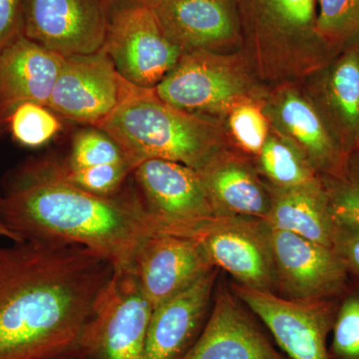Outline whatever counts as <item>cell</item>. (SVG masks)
<instances>
[{
	"instance_id": "cell-17",
	"label": "cell",
	"mask_w": 359,
	"mask_h": 359,
	"mask_svg": "<svg viewBox=\"0 0 359 359\" xmlns=\"http://www.w3.org/2000/svg\"><path fill=\"white\" fill-rule=\"evenodd\" d=\"M152 8L168 36L184 52H212L237 39L236 0H157Z\"/></svg>"
},
{
	"instance_id": "cell-21",
	"label": "cell",
	"mask_w": 359,
	"mask_h": 359,
	"mask_svg": "<svg viewBox=\"0 0 359 359\" xmlns=\"http://www.w3.org/2000/svg\"><path fill=\"white\" fill-rule=\"evenodd\" d=\"M271 195V210L264 221L269 229L290 231L332 248L335 223L323 184L309 188L276 189Z\"/></svg>"
},
{
	"instance_id": "cell-29",
	"label": "cell",
	"mask_w": 359,
	"mask_h": 359,
	"mask_svg": "<svg viewBox=\"0 0 359 359\" xmlns=\"http://www.w3.org/2000/svg\"><path fill=\"white\" fill-rule=\"evenodd\" d=\"M229 127L238 147L259 155L269 138V124L263 111L254 104L241 103L231 110Z\"/></svg>"
},
{
	"instance_id": "cell-16",
	"label": "cell",
	"mask_w": 359,
	"mask_h": 359,
	"mask_svg": "<svg viewBox=\"0 0 359 359\" xmlns=\"http://www.w3.org/2000/svg\"><path fill=\"white\" fill-rule=\"evenodd\" d=\"M217 276L212 269L154 309L142 359H181L190 351L207 323Z\"/></svg>"
},
{
	"instance_id": "cell-35",
	"label": "cell",
	"mask_w": 359,
	"mask_h": 359,
	"mask_svg": "<svg viewBox=\"0 0 359 359\" xmlns=\"http://www.w3.org/2000/svg\"><path fill=\"white\" fill-rule=\"evenodd\" d=\"M65 359H84V358H80V356H73V358H65Z\"/></svg>"
},
{
	"instance_id": "cell-22",
	"label": "cell",
	"mask_w": 359,
	"mask_h": 359,
	"mask_svg": "<svg viewBox=\"0 0 359 359\" xmlns=\"http://www.w3.org/2000/svg\"><path fill=\"white\" fill-rule=\"evenodd\" d=\"M323 79L325 119L349 153L359 147V42L330 65Z\"/></svg>"
},
{
	"instance_id": "cell-8",
	"label": "cell",
	"mask_w": 359,
	"mask_h": 359,
	"mask_svg": "<svg viewBox=\"0 0 359 359\" xmlns=\"http://www.w3.org/2000/svg\"><path fill=\"white\" fill-rule=\"evenodd\" d=\"M138 196L157 233H175L221 216L198 171L172 161L151 159L135 168Z\"/></svg>"
},
{
	"instance_id": "cell-19",
	"label": "cell",
	"mask_w": 359,
	"mask_h": 359,
	"mask_svg": "<svg viewBox=\"0 0 359 359\" xmlns=\"http://www.w3.org/2000/svg\"><path fill=\"white\" fill-rule=\"evenodd\" d=\"M271 118L316 172L339 178L346 171L348 152L320 111L294 91H285L271 108Z\"/></svg>"
},
{
	"instance_id": "cell-31",
	"label": "cell",
	"mask_w": 359,
	"mask_h": 359,
	"mask_svg": "<svg viewBox=\"0 0 359 359\" xmlns=\"http://www.w3.org/2000/svg\"><path fill=\"white\" fill-rule=\"evenodd\" d=\"M332 249L346 266L349 278L359 287V226L334 222Z\"/></svg>"
},
{
	"instance_id": "cell-11",
	"label": "cell",
	"mask_w": 359,
	"mask_h": 359,
	"mask_svg": "<svg viewBox=\"0 0 359 359\" xmlns=\"http://www.w3.org/2000/svg\"><path fill=\"white\" fill-rule=\"evenodd\" d=\"M109 20L105 0H23V35L65 57L102 49Z\"/></svg>"
},
{
	"instance_id": "cell-30",
	"label": "cell",
	"mask_w": 359,
	"mask_h": 359,
	"mask_svg": "<svg viewBox=\"0 0 359 359\" xmlns=\"http://www.w3.org/2000/svg\"><path fill=\"white\" fill-rule=\"evenodd\" d=\"M334 185L325 187L328 205L334 222L359 226V176L348 171L334 178Z\"/></svg>"
},
{
	"instance_id": "cell-4",
	"label": "cell",
	"mask_w": 359,
	"mask_h": 359,
	"mask_svg": "<svg viewBox=\"0 0 359 359\" xmlns=\"http://www.w3.org/2000/svg\"><path fill=\"white\" fill-rule=\"evenodd\" d=\"M153 308L131 269L113 271L99 290L80 344L89 359H142Z\"/></svg>"
},
{
	"instance_id": "cell-1",
	"label": "cell",
	"mask_w": 359,
	"mask_h": 359,
	"mask_svg": "<svg viewBox=\"0 0 359 359\" xmlns=\"http://www.w3.org/2000/svg\"><path fill=\"white\" fill-rule=\"evenodd\" d=\"M113 271L81 245H0V359L81 358L94 301Z\"/></svg>"
},
{
	"instance_id": "cell-25",
	"label": "cell",
	"mask_w": 359,
	"mask_h": 359,
	"mask_svg": "<svg viewBox=\"0 0 359 359\" xmlns=\"http://www.w3.org/2000/svg\"><path fill=\"white\" fill-rule=\"evenodd\" d=\"M14 140L28 148L49 143L61 131L60 117L46 105L25 102L16 106L6 120Z\"/></svg>"
},
{
	"instance_id": "cell-34",
	"label": "cell",
	"mask_w": 359,
	"mask_h": 359,
	"mask_svg": "<svg viewBox=\"0 0 359 359\" xmlns=\"http://www.w3.org/2000/svg\"><path fill=\"white\" fill-rule=\"evenodd\" d=\"M0 199H1V192H0ZM0 238H7V240L11 241V242H20L18 236L8 228V226L4 222L1 212V204H0Z\"/></svg>"
},
{
	"instance_id": "cell-6",
	"label": "cell",
	"mask_w": 359,
	"mask_h": 359,
	"mask_svg": "<svg viewBox=\"0 0 359 359\" xmlns=\"http://www.w3.org/2000/svg\"><path fill=\"white\" fill-rule=\"evenodd\" d=\"M231 290L266 325L287 358L330 359L328 337L337 309L334 299L297 301L236 283Z\"/></svg>"
},
{
	"instance_id": "cell-26",
	"label": "cell",
	"mask_w": 359,
	"mask_h": 359,
	"mask_svg": "<svg viewBox=\"0 0 359 359\" xmlns=\"http://www.w3.org/2000/svg\"><path fill=\"white\" fill-rule=\"evenodd\" d=\"M127 161L131 162L119 144L109 134L102 129L89 126L75 134L71 143L69 154L60 162L65 167L79 169L117 164Z\"/></svg>"
},
{
	"instance_id": "cell-18",
	"label": "cell",
	"mask_w": 359,
	"mask_h": 359,
	"mask_svg": "<svg viewBox=\"0 0 359 359\" xmlns=\"http://www.w3.org/2000/svg\"><path fill=\"white\" fill-rule=\"evenodd\" d=\"M65 58L23 34L0 50V125L21 103L48 106Z\"/></svg>"
},
{
	"instance_id": "cell-5",
	"label": "cell",
	"mask_w": 359,
	"mask_h": 359,
	"mask_svg": "<svg viewBox=\"0 0 359 359\" xmlns=\"http://www.w3.org/2000/svg\"><path fill=\"white\" fill-rule=\"evenodd\" d=\"M195 238L215 268L223 269L236 283L276 294V280L269 226L259 219L217 216L177 233Z\"/></svg>"
},
{
	"instance_id": "cell-14",
	"label": "cell",
	"mask_w": 359,
	"mask_h": 359,
	"mask_svg": "<svg viewBox=\"0 0 359 359\" xmlns=\"http://www.w3.org/2000/svg\"><path fill=\"white\" fill-rule=\"evenodd\" d=\"M130 269L156 309L216 268L195 238L155 233L144 241Z\"/></svg>"
},
{
	"instance_id": "cell-13",
	"label": "cell",
	"mask_w": 359,
	"mask_h": 359,
	"mask_svg": "<svg viewBox=\"0 0 359 359\" xmlns=\"http://www.w3.org/2000/svg\"><path fill=\"white\" fill-rule=\"evenodd\" d=\"M248 39L259 53L294 59L325 48L316 35L318 0H236Z\"/></svg>"
},
{
	"instance_id": "cell-10",
	"label": "cell",
	"mask_w": 359,
	"mask_h": 359,
	"mask_svg": "<svg viewBox=\"0 0 359 359\" xmlns=\"http://www.w3.org/2000/svg\"><path fill=\"white\" fill-rule=\"evenodd\" d=\"M154 91L172 107L200 116L243 103L248 81L237 65L212 51H185Z\"/></svg>"
},
{
	"instance_id": "cell-23",
	"label": "cell",
	"mask_w": 359,
	"mask_h": 359,
	"mask_svg": "<svg viewBox=\"0 0 359 359\" xmlns=\"http://www.w3.org/2000/svg\"><path fill=\"white\" fill-rule=\"evenodd\" d=\"M259 156L262 172L276 189L323 185L306 156L289 140L269 136Z\"/></svg>"
},
{
	"instance_id": "cell-33",
	"label": "cell",
	"mask_w": 359,
	"mask_h": 359,
	"mask_svg": "<svg viewBox=\"0 0 359 359\" xmlns=\"http://www.w3.org/2000/svg\"><path fill=\"white\" fill-rule=\"evenodd\" d=\"M156 1H157V0H105L108 8H109L110 15L113 13H116V11L130 8V7H152L154 6Z\"/></svg>"
},
{
	"instance_id": "cell-3",
	"label": "cell",
	"mask_w": 359,
	"mask_h": 359,
	"mask_svg": "<svg viewBox=\"0 0 359 359\" xmlns=\"http://www.w3.org/2000/svg\"><path fill=\"white\" fill-rule=\"evenodd\" d=\"M97 128L110 135L135 165L151 159L199 171L219 154L214 125L161 100L154 89L136 88Z\"/></svg>"
},
{
	"instance_id": "cell-15",
	"label": "cell",
	"mask_w": 359,
	"mask_h": 359,
	"mask_svg": "<svg viewBox=\"0 0 359 359\" xmlns=\"http://www.w3.org/2000/svg\"><path fill=\"white\" fill-rule=\"evenodd\" d=\"M181 359H290L264 334L237 297L221 289L195 344Z\"/></svg>"
},
{
	"instance_id": "cell-24",
	"label": "cell",
	"mask_w": 359,
	"mask_h": 359,
	"mask_svg": "<svg viewBox=\"0 0 359 359\" xmlns=\"http://www.w3.org/2000/svg\"><path fill=\"white\" fill-rule=\"evenodd\" d=\"M316 35L327 48L359 42V0H318Z\"/></svg>"
},
{
	"instance_id": "cell-7",
	"label": "cell",
	"mask_w": 359,
	"mask_h": 359,
	"mask_svg": "<svg viewBox=\"0 0 359 359\" xmlns=\"http://www.w3.org/2000/svg\"><path fill=\"white\" fill-rule=\"evenodd\" d=\"M103 48L130 84L154 89L184 50L168 36L151 6H136L110 15Z\"/></svg>"
},
{
	"instance_id": "cell-32",
	"label": "cell",
	"mask_w": 359,
	"mask_h": 359,
	"mask_svg": "<svg viewBox=\"0 0 359 359\" xmlns=\"http://www.w3.org/2000/svg\"><path fill=\"white\" fill-rule=\"evenodd\" d=\"M23 34V0H0V50Z\"/></svg>"
},
{
	"instance_id": "cell-9",
	"label": "cell",
	"mask_w": 359,
	"mask_h": 359,
	"mask_svg": "<svg viewBox=\"0 0 359 359\" xmlns=\"http://www.w3.org/2000/svg\"><path fill=\"white\" fill-rule=\"evenodd\" d=\"M136 88L118 73L102 48L65 58L48 107L60 118L96 127Z\"/></svg>"
},
{
	"instance_id": "cell-27",
	"label": "cell",
	"mask_w": 359,
	"mask_h": 359,
	"mask_svg": "<svg viewBox=\"0 0 359 359\" xmlns=\"http://www.w3.org/2000/svg\"><path fill=\"white\" fill-rule=\"evenodd\" d=\"M50 162L56 173L65 181L86 192L105 197L121 192L123 186L135 169L134 165L128 161L79 169L65 167L60 161L50 159Z\"/></svg>"
},
{
	"instance_id": "cell-28",
	"label": "cell",
	"mask_w": 359,
	"mask_h": 359,
	"mask_svg": "<svg viewBox=\"0 0 359 359\" xmlns=\"http://www.w3.org/2000/svg\"><path fill=\"white\" fill-rule=\"evenodd\" d=\"M342 295L337 304L328 353L330 359H359V287Z\"/></svg>"
},
{
	"instance_id": "cell-12",
	"label": "cell",
	"mask_w": 359,
	"mask_h": 359,
	"mask_svg": "<svg viewBox=\"0 0 359 359\" xmlns=\"http://www.w3.org/2000/svg\"><path fill=\"white\" fill-rule=\"evenodd\" d=\"M269 241L276 290L283 297L314 301L334 299L346 292L348 273L332 248L269 228Z\"/></svg>"
},
{
	"instance_id": "cell-20",
	"label": "cell",
	"mask_w": 359,
	"mask_h": 359,
	"mask_svg": "<svg viewBox=\"0 0 359 359\" xmlns=\"http://www.w3.org/2000/svg\"><path fill=\"white\" fill-rule=\"evenodd\" d=\"M219 215L264 221L271 205V193L249 168L221 154L198 171Z\"/></svg>"
},
{
	"instance_id": "cell-2",
	"label": "cell",
	"mask_w": 359,
	"mask_h": 359,
	"mask_svg": "<svg viewBox=\"0 0 359 359\" xmlns=\"http://www.w3.org/2000/svg\"><path fill=\"white\" fill-rule=\"evenodd\" d=\"M2 217L20 241L81 245L114 271L131 268L154 222L135 192L98 196L61 178L50 159L30 160L9 177L1 193Z\"/></svg>"
}]
</instances>
